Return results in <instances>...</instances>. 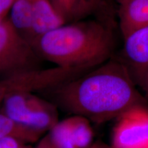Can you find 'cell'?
Wrapping results in <instances>:
<instances>
[{"mask_svg": "<svg viewBox=\"0 0 148 148\" xmlns=\"http://www.w3.org/2000/svg\"><path fill=\"white\" fill-rule=\"evenodd\" d=\"M35 148H43V146H42V143H40V141L38 142V144L37 145L36 147H35Z\"/></svg>", "mask_w": 148, "mask_h": 148, "instance_id": "obj_21", "label": "cell"}, {"mask_svg": "<svg viewBox=\"0 0 148 148\" xmlns=\"http://www.w3.org/2000/svg\"><path fill=\"white\" fill-rule=\"evenodd\" d=\"M0 148H29L25 143L13 137H5L0 140Z\"/></svg>", "mask_w": 148, "mask_h": 148, "instance_id": "obj_16", "label": "cell"}, {"mask_svg": "<svg viewBox=\"0 0 148 148\" xmlns=\"http://www.w3.org/2000/svg\"><path fill=\"white\" fill-rule=\"evenodd\" d=\"M102 3L103 0H77L75 21L82 19L97 12L102 7Z\"/></svg>", "mask_w": 148, "mask_h": 148, "instance_id": "obj_14", "label": "cell"}, {"mask_svg": "<svg viewBox=\"0 0 148 148\" xmlns=\"http://www.w3.org/2000/svg\"><path fill=\"white\" fill-rule=\"evenodd\" d=\"M115 1H116V2L118 3V4H121V3H123V2H125V1H127V0H115Z\"/></svg>", "mask_w": 148, "mask_h": 148, "instance_id": "obj_20", "label": "cell"}, {"mask_svg": "<svg viewBox=\"0 0 148 148\" xmlns=\"http://www.w3.org/2000/svg\"><path fill=\"white\" fill-rule=\"evenodd\" d=\"M76 148H90L93 144L94 132L89 120L79 115L66 118Z\"/></svg>", "mask_w": 148, "mask_h": 148, "instance_id": "obj_12", "label": "cell"}, {"mask_svg": "<svg viewBox=\"0 0 148 148\" xmlns=\"http://www.w3.org/2000/svg\"><path fill=\"white\" fill-rule=\"evenodd\" d=\"M32 3V42L37 37L53 30L67 22L56 10L50 0H31Z\"/></svg>", "mask_w": 148, "mask_h": 148, "instance_id": "obj_8", "label": "cell"}, {"mask_svg": "<svg viewBox=\"0 0 148 148\" xmlns=\"http://www.w3.org/2000/svg\"><path fill=\"white\" fill-rule=\"evenodd\" d=\"M112 130V148H148V108L138 103L116 118Z\"/></svg>", "mask_w": 148, "mask_h": 148, "instance_id": "obj_6", "label": "cell"}, {"mask_svg": "<svg viewBox=\"0 0 148 148\" xmlns=\"http://www.w3.org/2000/svg\"><path fill=\"white\" fill-rule=\"evenodd\" d=\"M75 21L33 40L31 46L39 58L56 66L90 71L113 56L114 37L106 21Z\"/></svg>", "mask_w": 148, "mask_h": 148, "instance_id": "obj_2", "label": "cell"}, {"mask_svg": "<svg viewBox=\"0 0 148 148\" xmlns=\"http://www.w3.org/2000/svg\"><path fill=\"white\" fill-rule=\"evenodd\" d=\"M40 58L8 18H0V75L40 69Z\"/></svg>", "mask_w": 148, "mask_h": 148, "instance_id": "obj_4", "label": "cell"}, {"mask_svg": "<svg viewBox=\"0 0 148 148\" xmlns=\"http://www.w3.org/2000/svg\"><path fill=\"white\" fill-rule=\"evenodd\" d=\"M145 96H146V97H147V99H148V88H147V91H146V92H145Z\"/></svg>", "mask_w": 148, "mask_h": 148, "instance_id": "obj_22", "label": "cell"}, {"mask_svg": "<svg viewBox=\"0 0 148 148\" xmlns=\"http://www.w3.org/2000/svg\"><path fill=\"white\" fill-rule=\"evenodd\" d=\"M119 25L122 36L148 25V0H127L119 5Z\"/></svg>", "mask_w": 148, "mask_h": 148, "instance_id": "obj_9", "label": "cell"}, {"mask_svg": "<svg viewBox=\"0 0 148 148\" xmlns=\"http://www.w3.org/2000/svg\"><path fill=\"white\" fill-rule=\"evenodd\" d=\"M10 12V23L19 34L30 44L32 25L31 0H14Z\"/></svg>", "mask_w": 148, "mask_h": 148, "instance_id": "obj_10", "label": "cell"}, {"mask_svg": "<svg viewBox=\"0 0 148 148\" xmlns=\"http://www.w3.org/2000/svg\"><path fill=\"white\" fill-rule=\"evenodd\" d=\"M88 71L54 66L16 73L0 78V105L18 92H40L75 78Z\"/></svg>", "mask_w": 148, "mask_h": 148, "instance_id": "obj_5", "label": "cell"}, {"mask_svg": "<svg viewBox=\"0 0 148 148\" xmlns=\"http://www.w3.org/2000/svg\"><path fill=\"white\" fill-rule=\"evenodd\" d=\"M90 148H112L110 146H108L103 143L101 141H96L94 142L93 144L91 145Z\"/></svg>", "mask_w": 148, "mask_h": 148, "instance_id": "obj_19", "label": "cell"}, {"mask_svg": "<svg viewBox=\"0 0 148 148\" xmlns=\"http://www.w3.org/2000/svg\"><path fill=\"white\" fill-rule=\"evenodd\" d=\"M120 60L128 70L136 86L145 93L148 88V25L123 37Z\"/></svg>", "mask_w": 148, "mask_h": 148, "instance_id": "obj_7", "label": "cell"}, {"mask_svg": "<svg viewBox=\"0 0 148 148\" xmlns=\"http://www.w3.org/2000/svg\"><path fill=\"white\" fill-rule=\"evenodd\" d=\"M1 110L14 122L44 134L58 123V108L34 92H18L7 97Z\"/></svg>", "mask_w": 148, "mask_h": 148, "instance_id": "obj_3", "label": "cell"}, {"mask_svg": "<svg viewBox=\"0 0 148 148\" xmlns=\"http://www.w3.org/2000/svg\"><path fill=\"white\" fill-rule=\"evenodd\" d=\"M39 92L58 109L97 124L146 103L126 66L113 56L75 78Z\"/></svg>", "mask_w": 148, "mask_h": 148, "instance_id": "obj_1", "label": "cell"}, {"mask_svg": "<svg viewBox=\"0 0 148 148\" xmlns=\"http://www.w3.org/2000/svg\"><path fill=\"white\" fill-rule=\"evenodd\" d=\"M43 134L34 130L14 122L2 111L0 112V140L5 137H13L24 143L38 141Z\"/></svg>", "mask_w": 148, "mask_h": 148, "instance_id": "obj_11", "label": "cell"}, {"mask_svg": "<svg viewBox=\"0 0 148 148\" xmlns=\"http://www.w3.org/2000/svg\"><path fill=\"white\" fill-rule=\"evenodd\" d=\"M14 0H0V18H6Z\"/></svg>", "mask_w": 148, "mask_h": 148, "instance_id": "obj_17", "label": "cell"}, {"mask_svg": "<svg viewBox=\"0 0 148 148\" xmlns=\"http://www.w3.org/2000/svg\"><path fill=\"white\" fill-rule=\"evenodd\" d=\"M50 1L66 22L75 21L77 0H50Z\"/></svg>", "mask_w": 148, "mask_h": 148, "instance_id": "obj_15", "label": "cell"}, {"mask_svg": "<svg viewBox=\"0 0 148 148\" xmlns=\"http://www.w3.org/2000/svg\"><path fill=\"white\" fill-rule=\"evenodd\" d=\"M40 143H42L43 148H56L53 145V144L51 143L50 139H49L48 135H46L45 136H44L42 139H40Z\"/></svg>", "mask_w": 148, "mask_h": 148, "instance_id": "obj_18", "label": "cell"}, {"mask_svg": "<svg viewBox=\"0 0 148 148\" xmlns=\"http://www.w3.org/2000/svg\"><path fill=\"white\" fill-rule=\"evenodd\" d=\"M47 135L56 148H76L66 119L58 121Z\"/></svg>", "mask_w": 148, "mask_h": 148, "instance_id": "obj_13", "label": "cell"}]
</instances>
